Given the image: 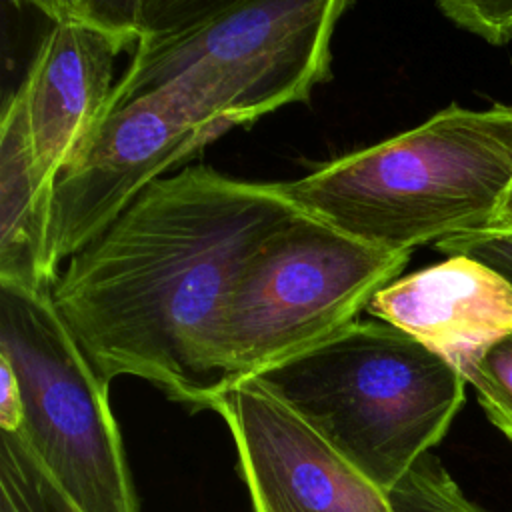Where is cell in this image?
I'll use <instances>...</instances> for the list:
<instances>
[{"instance_id":"9a60e30c","label":"cell","mask_w":512,"mask_h":512,"mask_svg":"<svg viewBox=\"0 0 512 512\" xmlns=\"http://www.w3.org/2000/svg\"><path fill=\"white\" fill-rule=\"evenodd\" d=\"M436 6L450 22L494 46L512 42V0H442Z\"/></svg>"},{"instance_id":"30bf717a","label":"cell","mask_w":512,"mask_h":512,"mask_svg":"<svg viewBox=\"0 0 512 512\" xmlns=\"http://www.w3.org/2000/svg\"><path fill=\"white\" fill-rule=\"evenodd\" d=\"M366 312L418 340L466 380L492 346L512 336V282L456 254L390 282Z\"/></svg>"},{"instance_id":"2e32d148","label":"cell","mask_w":512,"mask_h":512,"mask_svg":"<svg viewBox=\"0 0 512 512\" xmlns=\"http://www.w3.org/2000/svg\"><path fill=\"white\" fill-rule=\"evenodd\" d=\"M434 248L446 256L476 258L512 282V234L468 232L440 240Z\"/></svg>"},{"instance_id":"8992f818","label":"cell","mask_w":512,"mask_h":512,"mask_svg":"<svg viewBox=\"0 0 512 512\" xmlns=\"http://www.w3.org/2000/svg\"><path fill=\"white\" fill-rule=\"evenodd\" d=\"M0 354L18 378L20 432L80 512H140L106 384L58 316L50 288L0 286Z\"/></svg>"},{"instance_id":"ac0fdd59","label":"cell","mask_w":512,"mask_h":512,"mask_svg":"<svg viewBox=\"0 0 512 512\" xmlns=\"http://www.w3.org/2000/svg\"><path fill=\"white\" fill-rule=\"evenodd\" d=\"M478 232H486V234H512V178L500 198V204L496 208V212L492 214L490 222L484 226V230Z\"/></svg>"},{"instance_id":"52a82bcc","label":"cell","mask_w":512,"mask_h":512,"mask_svg":"<svg viewBox=\"0 0 512 512\" xmlns=\"http://www.w3.org/2000/svg\"><path fill=\"white\" fill-rule=\"evenodd\" d=\"M218 136L162 96L136 100L104 116L54 184V264L70 260L150 184Z\"/></svg>"},{"instance_id":"277c9868","label":"cell","mask_w":512,"mask_h":512,"mask_svg":"<svg viewBox=\"0 0 512 512\" xmlns=\"http://www.w3.org/2000/svg\"><path fill=\"white\" fill-rule=\"evenodd\" d=\"M254 380L386 494L446 436L468 384L376 318L352 322Z\"/></svg>"},{"instance_id":"8fae6325","label":"cell","mask_w":512,"mask_h":512,"mask_svg":"<svg viewBox=\"0 0 512 512\" xmlns=\"http://www.w3.org/2000/svg\"><path fill=\"white\" fill-rule=\"evenodd\" d=\"M54 184L32 146L22 94H10L0 120V286L46 290L58 278L50 248Z\"/></svg>"},{"instance_id":"e0dca14e","label":"cell","mask_w":512,"mask_h":512,"mask_svg":"<svg viewBox=\"0 0 512 512\" xmlns=\"http://www.w3.org/2000/svg\"><path fill=\"white\" fill-rule=\"evenodd\" d=\"M24 404L18 378L8 358L0 354V430H20Z\"/></svg>"},{"instance_id":"5bb4252c","label":"cell","mask_w":512,"mask_h":512,"mask_svg":"<svg viewBox=\"0 0 512 512\" xmlns=\"http://www.w3.org/2000/svg\"><path fill=\"white\" fill-rule=\"evenodd\" d=\"M488 420L512 442V336L492 346L466 374Z\"/></svg>"},{"instance_id":"ba28073f","label":"cell","mask_w":512,"mask_h":512,"mask_svg":"<svg viewBox=\"0 0 512 512\" xmlns=\"http://www.w3.org/2000/svg\"><path fill=\"white\" fill-rule=\"evenodd\" d=\"M214 412L234 440L252 512H394L386 492L254 378L230 386Z\"/></svg>"},{"instance_id":"6da1fadb","label":"cell","mask_w":512,"mask_h":512,"mask_svg":"<svg viewBox=\"0 0 512 512\" xmlns=\"http://www.w3.org/2000/svg\"><path fill=\"white\" fill-rule=\"evenodd\" d=\"M298 210L272 184L186 166L66 260L52 304L94 372L136 376L192 412L230 388L220 322L248 260Z\"/></svg>"},{"instance_id":"5b68a950","label":"cell","mask_w":512,"mask_h":512,"mask_svg":"<svg viewBox=\"0 0 512 512\" xmlns=\"http://www.w3.org/2000/svg\"><path fill=\"white\" fill-rule=\"evenodd\" d=\"M408 262L410 252L364 244L298 212L258 248L230 292L218 334L228 386L336 336Z\"/></svg>"},{"instance_id":"7c38bea8","label":"cell","mask_w":512,"mask_h":512,"mask_svg":"<svg viewBox=\"0 0 512 512\" xmlns=\"http://www.w3.org/2000/svg\"><path fill=\"white\" fill-rule=\"evenodd\" d=\"M0 512H80L48 476L20 430H0Z\"/></svg>"},{"instance_id":"4fadbf2b","label":"cell","mask_w":512,"mask_h":512,"mask_svg":"<svg viewBox=\"0 0 512 512\" xmlns=\"http://www.w3.org/2000/svg\"><path fill=\"white\" fill-rule=\"evenodd\" d=\"M388 500L394 512H486L462 492L432 452L408 470L388 492Z\"/></svg>"},{"instance_id":"7a4b0ae2","label":"cell","mask_w":512,"mask_h":512,"mask_svg":"<svg viewBox=\"0 0 512 512\" xmlns=\"http://www.w3.org/2000/svg\"><path fill=\"white\" fill-rule=\"evenodd\" d=\"M512 178V104H450L426 122L274 182L302 214L382 250L484 230Z\"/></svg>"},{"instance_id":"3957f363","label":"cell","mask_w":512,"mask_h":512,"mask_svg":"<svg viewBox=\"0 0 512 512\" xmlns=\"http://www.w3.org/2000/svg\"><path fill=\"white\" fill-rule=\"evenodd\" d=\"M346 8V0L202 2L186 20L138 40L104 116L162 96L222 134L304 102L328 78Z\"/></svg>"},{"instance_id":"9c48e42d","label":"cell","mask_w":512,"mask_h":512,"mask_svg":"<svg viewBox=\"0 0 512 512\" xmlns=\"http://www.w3.org/2000/svg\"><path fill=\"white\" fill-rule=\"evenodd\" d=\"M34 6L46 14L50 28L18 92L40 168L56 184L104 118L116 86L118 56L138 40L132 32L90 16L78 0Z\"/></svg>"}]
</instances>
